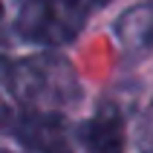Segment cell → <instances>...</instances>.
Wrapping results in <instances>:
<instances>
[{
	"mask_svg": "<svg viewBox=\"0 0 153 153\" xmlns=\"http://www.w3.org/2000/svg\"><path fill=\"white\" fill-rule=\"evenodd\" d=\"M6 84L23 104L35 110H67L81 98L75 69L69 67L67 58L43 52L23 61H12L6 72Z\"/></svg>",
	"mask_w": 153,
	"mask_h": 153,
	"instance_id": "cell-1",
	"label": "cell"
},
{
	"mask_svg": "<svg viewBox=\"0 0 153 153\" xmlns=\"http://www.w3.org/2000/svg\"><path fill=\"white\" fill-rule=\"evenodd\" d=\"M87 20L81 0H29L17 15V35L41 46L69 43Z\"/></svg>",
	"mask_w": 153,
	"mask_h": 153,
	"instance_id": "cell-2",
	"label": "cell"
},
{
	"mask_svg": "<svg viewBox=\"0 0 153 153\" xmlns=\"http://www.w3.org/2000/svg\"><path fill=\"white\" fill-rule=\"evenodd\" d=\"M17 142L29 153H69L67 127L55 110H29L15 124Z\"/></svg>",
	"mask_w": 153,
	"mask_h": 153,
	"instance_id": "cell-3",
	"label": "cell"
},
{
	"mask_svg": "<svg viewBox=\"0 0 153 153\" xmlns=\"http://www.w3.org/2000/svg\"><path fill=\"white\" fill-rule=\"evenodd\" d=\"M84 153H124V119L113 104H101L95 116L78 127Z\"/></svg>",
	"mask_w": 153,
	"mask_h": 153,
	"instance_id": "cell-4",
	"label": "cell"
},
{
	"mask_svg": "<svg viewBox=\"0 0 153 153\" xmlns=\"http://www.w3.org/2000/svg\"><path fill=\"white\" fill-rule=\"evenodd\" d=\"M116 35L121 46L133 55L153 49V3H136L116 20Z\"/></svg>",
	"mask_w": 153,
	"mask_h": 153,
	"instance_id": "cell-5",
	"label": "cell"
},
{
	"mask_svg": "<svg viewBox=\"0 0 153 153\" xmlns=\"http://www.w3.org/2000/svg\"><path fill=\"white\" fill-rule=\"evenodd\" d=\"M136 147L142 153H153V101L147 104V110L136 124Z\"/></svg>",
	"mask_w": 153,
	"mask_h": 153,
	"instance_id": "cell-6",
	"label": "cell"
},
{
	"mask_svg": "<svg viewBox=\"0 0 153 153\" xmlns=\"http://www.w3.org/2000/svg\"><path fill=\"white\" fill-rule=\"evenodd\" d=\"M9 67H12V61H9V55H6V49L0 46V78H6V72H9Z\"/></svg>",
	"mask_w": 153,
	"mask_h": 153,
	"instance_id": "cell-7",
	"label": "cell"
},
{
	"mask_svg": "<svg viewBox=\"0 0 153 153\" xmlns=\"http://www.w3.org/2000/svg\"><path fill=\"white\" fill-rule=\"evenodd\" d=\"M9 119H12V113H9V104L0 98V127H6V124H9Z\"/></svg>",
	"mask_w": 153,
	"mask_h": 153,
	"instance_id": "cell-8",
	"label": "cell"
},
{
	"mask_svg": "<svg viewBox=\"0 0 153 153\" xmlns=\"http://www.w3.org/2000/svg\"><path fill=\"white\" fill-rule=\"evenodd\" d=\"M93 3H110V0H93Z\"/></svg>",
	"mask_w": 153,
	"mask_h": 153,
	"instance_id": "cell-9",
	"label": "cell"
},
{
	"mask_svg": "<svg viewBox=\"0 0 153 153\" xmlns=\"http://www.w3.org/2000/svg\"><path fill=\"white\" fill-rule=\"evenodd\" d=\"M0 15H3V3H0Z\"/></svg>",
	"mask_w": 153,
	"mask_h": 153,
	"instance_id": "cell-10",
	"label": "cell"
},
{
	"mask_svg": "<svg viewBox=\"0 0 153 153\" xmlns=\"http://www.w3.org/2000/svg\"><path fill=\"white\" fill-rule=\"evenodd\" d=\"M0 153H9V150H0Z\"/></svg>",
	"mask_w": 153,
	"mask_h": 153,
	"instance_id": "cell-11",
	"label": "cell"
}]
</instances>
